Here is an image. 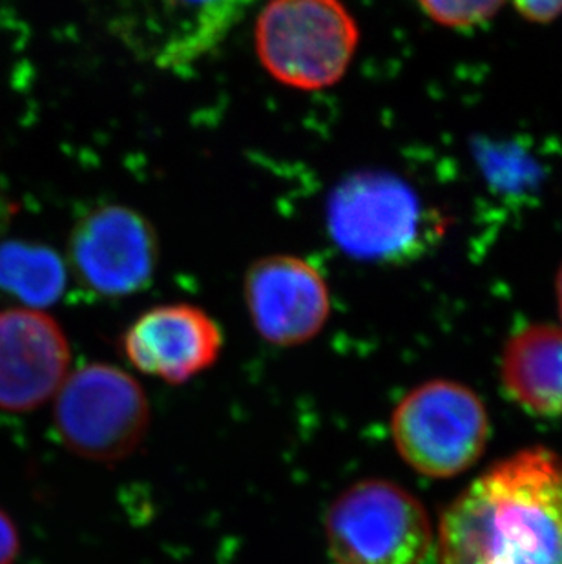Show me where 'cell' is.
Returning <instances> with one entry per match:
<instances>
[{
	"instance_id": "6da1fadb",
	"label": "cell",
	"mask_w": 562,
	"mask_h": 564,
	"mask_svg": "<svg viewBox=\"0 0 562 564\" xmlns=\"http://www.w3.org/2000/svg\"><path fill=\"white\" fill-rule=\"evenodd\" d=\"M439 564H562V458L525 449L473 480L442 516Z\"/></svg>"
},
{
	"instance_id": "7a4b0ae2",
	"label": "cell",
	"mask_w": 562,
	"mask_h": 564,
	"mask_svg": "<svg viewBox=\"0 0 562 564\" xmlns=\"http://www.w3.org/2000/svg\"><path fill=\"white\" fill-rule=\"evenodd\" d=\"M327 230L339 251L360 261L402 263L424 254L444 232L419 192L389 172H356L327 202Z\"/></svg>"
},
{
	"instance_id": "3957f363",
	"label": "cell",
	"mask_w": 562,
	"mask_h": 564,
	"mask_svg": "<svg viewBox=\"0 0 562 564\" xmlns=\"http://www.w3.org/2000/svg\"><path fill=\"white\" fill-rule=\"evenodd\" d=\"M358 43L355 17L339 0H269L256 19L258 59L278 83L296 90L336 85Z\"/></svg>"
},
{
	"instance_id": "277c9868",
	"label": "cell",
	"mask_w": 562,
	"mask_h": 564,
	"mask_svg": "<svg viewBox=\"0 0 562 564\" xmlns=\"http://www.w3.org/2000/svg\"><path fill=\"white\" fill-rule=\"evenodd\" d=\"M325 539L336 564H424L435 541L424 505L383 479L360 480L336 497Z\"/></svg>"
},
{
	"instance_id": "5b68a950",
	"label": "cell",
	"mask_w": 562,
	"mask_h": 564,
	"mask_svg": "<svg viewBox=\"0 0 562 564\" xmlns=\"http://www.w3.org/2000/svg\"><path fill=\"white\" fill-rule=\"evenodd\" d=\"M54 422L77 457L119 463L143 444L150 402L132 375L110 364H88L69 373L55 394Z\"/></svg>"
},
{
	"instance_id": "8992f818",
	"label": "cell",
	"mask_w": 562,
	"mask_h": 564,
	"mask_svg": "<svg viewBox=\"0 0 562 564\" xmlns=\"http://www.w3.org/2000/svg\"><path fill=\"white\" fill-rule=\"evenodd\" d=\"M391 435L409 468L431 479H450L483 457L488 411L466 386L431 380L400 400L391 419Z\"/></svg>"
},
{
	"instance_id": "52a82bcc",
	"label": "cell",
	"mask_w": 562,
	"mask_h": 564,
	"mask_svg": "<svg viewBox=\"0 0 562 564\" xmlns=\"http://www.w3.org/2000/svg\"><path fill=\"white\" fill-rule=\"evenodd\" d=\"M255 0H110L114 30L158 68L185 72L218 48Z\"/></svg>"
},
{
	"instance_id": "ba28073f",
	"label": "cell",
	"mask_w": 562,
	"mask_h": 564,
	"mask_svg": "<svg viewBox=\"0 0 562 564\" xmlns=\"http://www.w3.org/2000/svg\"><path fill=\"white\" fill-rule=\"evenodd\" d=\"M68 256L83 288L105 299H122L149 288L160 261V241L143 214L108 203L77 221Z\"/></svg>"
},
{
	"instance_id": "9c48e42d",
	"label": "cell",
	"mask_w": 562,
	"mask_h": 564,
	"mask_svg": "<svg viewBox=\"0 0 562 564\" xmlns=\"http://www.w3.org/2000/svg\"><path fill=\"white\" fill-rule=\"evenodd\" d=\"M244 296L256 333L272 346L307 344L331 314V294L322 272L298 256H267L245 274Z\"/></svg>"
},
{
	"instance_id": "30bf717a",
	"label": "cell",
	"mask_w": 562,
	"mask_h": 564,
	"mask_svg": "<svg viewBox=\"0 0 562 564\" xmlns=\"http://www.w3.org/2000/svg\"><path fill=\"white\" fill-rule=\"evenodd\" d=\"M68 338L50 314L0 311V410L26 413L57 394L69 375Z\"/></svg>"
},
{
	"instance_id": "8fae6325",
	"label": "cell",
	"mask_w": 562,
	"mask_h": 564,
	"mask_svg": "<svg viewBox=\"0 0 562 564\" xmlns=\"http://www.w3.org/2000/svg\"><path fill=\"white\" fill-rule=\"evenodd\" d=\"M224 333L196 305L166 304L144 311L122 335L133 368L172 386L188 382L218 362Z\"/></svg>"
},
{
	"instance_id": "7c38bea8",
	"label": "cell",
	"mask_w": 562,
	"mask_h": 564,
	"mask_svg": "<svg viewBox=\"0 0 562 564\" xmlns=\"http://www.w3.org/2000/svg\"><path fill=\"white\" fill-rule=\"evenodd\" d=\"M509 394L537 415H562V329L531 325L509 338L502 355Z\"/></svg>"
},
{
	"instance_id": "4fadbf2b",
	"label": "cell",
	"mask_w": 562,
	"mask_h": 564,
	"mask_svg": "<svg viewBox=\"0 0 562 564\" xmlns=\"http://www.w3.org/2000/svg\"><path fill=\"white\" fill-rule=\"evenodd\" d=\"M66 265L50 247L26 241L0 246V289L28 310L55 304L66 288Z\"/></svg>"
},
{
	"instance_id": "5bb4252c",
	"label": "cell",
	"mask_w": 562,
	"mask_h": 564,
	"mask_svg": "<svg viewBox=\"0 0 562 564\" xmlns=\"http://www.w3.org/2000/svg\"><path fill=\"white\" fill-rule=\"evenodd\" d=\"M475 158L488 187L514 202H528L539 194L547 176L539 158L514 141L483 139L475 144Z\"/></svg>"
},
{
	"instance_id": "9a60e30c",
	"label": "cell",
	"mask_w": 562,
	"mask_h": 564,
	"mask_svg": "<svg viewBox=\"0 0 562 564\" xmlns=\"http://www.w3.org/2000/svg\"><path fill=\"white\" fill-rule=\"evenodd\" d=\"M425 13L447 28H472L489 21L505 0H419Z\"/></svg>"
},
{
	"instance_id": "2e32d148",
	"label": "cell",
	"mask_w": 562,
	"mask_h": 564,
	"mask_svg": "<svg viewBox=\"0 0 562 564\" xmlns=\"http://www.w3.org/2000/svg\"><path fill=\"white\" fill-rule=\"evenodd\" d=\"M21 552V539L15 522L0 508V564H15Z\"/></svg>"
},
{
	"instance_id": "e0dca14e",
	"label": "cell",
	"mask_w": 562,
	"mask_h": 564,
	"mask_svg": "<svg viewBox=\"0 0 562 564\" xmlns=\"http://www.w3.org/2000/svg\"><path fill=\"white\" fill-rule=\"evenodd\" d=\"M528 21L550 22L562 13V0H514Z\"/></svg>"
},
{
	"instance_id": "ac0fdd59",
	"label": "cell",
	"mask_w": 562,
	"mask_h": 564,
	"mask_svg": "<svg viewBox=\"0 0 562 564\" xmlns=\"http://www.w3.org/2000/svg\"><path fill=\"white\" fill-rule=\"evenodd\" d=\"M11 213H13V208H11L10 199L6 196L4 191L0 188V230L4 229L8 221H10Z\"/></svg>"
},
{
	"instance_id": "d6986e66",
	"label": "cell",
	"mask_w": 562,
	"mask_h": 564,
	"mask_svg": "<svg viewBox=\"0 0 562 564\" xmlns=\"http://www.w3.org/2000/svg\"><path fill=\"white\" fill-rule=\"evenodd\" d=\"M558 302H559V314H561L562 319V265L559 269L558 274Z\"/></svg>"
}]
</instances>
